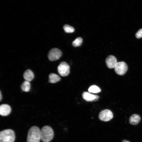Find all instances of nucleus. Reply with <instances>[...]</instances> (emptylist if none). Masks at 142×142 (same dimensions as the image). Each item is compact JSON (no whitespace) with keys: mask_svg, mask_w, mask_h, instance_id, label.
Masks as SVG:
<instances>
[{"mask_svg":"<svg viewBox=\"0 0 142 142\" xmlns=\"http://www.w3.org/2000/svg\"><path fill=\"white\" fill-rule=\"evenodd\" d=\"M122 142H130L128 141L127 140H124L122 141Z\"/></svg>","mask_w":142,"mask_h":142,"instance_id":"obj_20","label":"nucleus"},{"mask_svg":"<svg viewBox=\"0 0 142 142\" xmlns=\"http://www.w3.org/2000/svg\"><path fill=\"white\" fill-rule=\"evenodd\" d=\"M23 77L25 80L30 82L33 79L34 75L32 71L30 69H28L24 72Z\"/></svg>","mask_w":142,"mask_h":142,"instance_id":"obj_12","label":"nucleus"},{"mask_svg":"<svg viewBox=\"0 0 142 142\" xmlns=\"http://www.w3.org/2000/svg\"><path fill=\"white\" fill-rule=\"evenodd\" d=\"M0 101H1L2 99V96L1 91H0Z\"/></svg>","mask_w":142,"mask_h":142,"instance_id":"obj_19","label":"nucleus"},{"mask_svg":"<svg viewBox=\"0 0 142 142\" xmlns=\"http://www.w3.org/2000/svg\"><path fill=\"white\" fill-rule=\"evenodd\" d=\"M141 120L140 116L138 115L134 114L132 115L129 118V122L132 125H136L138 124Z\"/></svg>","mask_w":142,"mask_h":142,"instance_id":"obj_11","label":"nucleus"},{"mask_svg":"<svg viewBox=\"0 0 142 142\" xmlns=\"http://www.w3.org/2000/svg\"><path fill=\"white\" fill-rule=\"evenodd\" d=\"M63 28L65 32L67 33H72L74 32L75 30L73 27L68 24L64 25Z\"/></svg>","mask_w":142,"mask_h":142,"instance_id":"obj_17","label":"nucleus"},{"mask_svg":"<svg viewBox=\"0 0 142 142\" xmlns=\"http://www.w3.org/2000/svg\"><path fill=\"white\" fill-rule=\"evenodd\" d=\"M135 36L136 38L138 39L142 37V29H140L136 32Z\"/></svg>","mask_w":142,"mask_h":142,"instance_id":"obj_18","label":"nucleus"},{"mask_svg":"<svg viewBox=\"0 0 142 142\" xmlns=\"http://www.w3.org/2000/svg\"><path fill=\"white\" fill-rule=\"evenodd\" d=\"M82 41L83 39L81 38L78 37L73 41L72 45L74 47H78L81 45Z\"/></svg>","mask_w":142,"mask_h":142,"instance_id":"obj_16","label":"nucleus"},{"mask_svg":"<svg viewBox=\"0 0 142 142\" xmlns=\"http://www.w3.org/2000/svg\"><path fill=\"white\" fill-rule=\"evenodd\" d=\"M15 138L14 133L11 129L5 130L0 133V142H14Z\"/></svg>","mask_w":142,"mask_h":142,"instance_id":"obj_3","label":"nucleus"},{"mask_svg":"<svg viewBox=\"0 0 142 142\" xmlns=\"http://www.w3.org/2000/svg\"><path fill=\"white\" fill-rule=\"evenodd\" d=\"M11 111L10 106L7 104H2L0 106V114L3 116L9 115Z\"/></svg>","mask_w":142,"mask_h":142,"instance_id":"obj_10","label":"nucleus"},{"mask_svg":"<svg viewBox=\"0 0 142 142\" xmlns=\"http://www.w3.org/2000/svg\"><path fill=\"white\" fill-rule=\"evenodd\" d=\"M58 71L60 75L65 77L67 76L70 72V67L68 64L65 62L60 63L57 68Z\"/></svg>","mask_w":142,"mask_h":142,"instance_id":"obj_5","label":"nucleus"},{"mask_svg":"<svg viewBox=\"0 0 142 142\" xmlns=\"http://www.w3.org/2000/svg\"><path fill=\"white\" fill-rule=\"evenodd\" d=\"M88 91L89 92L97 93L100 92L101 90L98 86L95 85H93L89 88Z\"/></svg>","mask_w":142,"mask_h":142,"instance_id":"obj_15","label":"nucleus"},{"mask_svg":"<svg viewBox=\"0 0 142 142\" xmlns=\"http://www.w3.org/2000/svg\"><path fill=\"white\" fill-rule=\"evenodd\" d=\"M83 98L87 102L95 101L98 100L99 97L96 95L90 94L87 92H84L82 94Z\"/></svg>","mask_w":142,"mask_h":142,"instance_id":"obj_9","label":"nucleus"},{"mask_svg":"<svg viewBox=\"0 0 142 142\" xmlns=\"http://www.w3.org/2000/svg\"><path fill=\"white\" fill-rule=\"evenodd\" d=\"M113 114L111 111L108 109L101 111L98 115L99 119L104 121H109L113 118Z\"/></svg>","mask_w":142,"mask_h":142,"instance_id":"obj_6","label":"nucleus"},{"mask_svg":"<svg viewBox=\"0 0 142 142\" xmlns=\"http://www.w3.org/2000/svg\"><path fill=\"white\" fill-rule=\"evenodd\" d=\"M40 130L36 126H33L29 130L27 142H39L40 138Z\"/></svg>","mask_w":142,"mask_h":142,"instance_id":"obj_1","label":"nucleus"},{"mask_svg":"<svg viewBox=\"0 0 142 142\" xmlns=\"http://www.w3.org/2000/svg\"><path fill=\"white\" fill-rule=\"evenodd\" d=\"M128 69L127 64L123 61L117 62L114 68L115 73L118 75H120L125 74L127 71Z\"/></svg>","mask_w":142,"mask_h":142,"instance_id":"obj_4","label":"nucleus"},{"mask_svg":"<svg viewBox=\"0 0 142 142\" xmlns=\"http://www.w3.org/2000/svg\"><path fill=\"white\" fill-rule=\"evenodd\" d=\"M49 82L51 83H55L59 81L61 79L58 75L53 73H51L49 75Z\"/></svg>","mask_w":142,"mask_h":142,"instance_id":"obj_13","label":"nucleus"},{"mask_svg":"<svg viewBox=\"0 0 142 142\" xmlns=\"http://www.w3.org/2000/svg\"><path fill=\"white\" fill-rule=\"evenodd\" d=\"M105 63L107 67L110 69L114 68L117 63L116 59L113 55L108 56L105 60Z\"/></svg>","mask_w":142,"mask_h":142,"instance_id":"obj_8","label":"nucleus"},{"mask_svg":"<svg viewBox=\"0 0 142 142\" xmlns=\"http://www.w3.org/2000/svg\"><path fill=\"white\" fill-rule=\"evenodd\" d=\"M41 140L44 142H49L53 139L54 132L52 128L49 126H43L40 130Z\"/></svg>","mask_w":142,"mask_h":142,"instance_id":"obj_2","label":"nucleus"},{"mask_svg":"<svg viewBox=\"0 0 142 142\" xmlns=\"http://www.w3.org/2000/svg\"><path fill=\"white\" fill-rule=\"evenodd\" d=\"M31 84L29 82L25 80L21 85V88L22 90L25 92H28L30 90Z\"/></svg>","mask_w":142,"mask_h":142,"instance_id":"obj_14","label":"nucleus"},{"mask_svg":"<svg viewBox=\"0 0 142 142\" xmlns=\"http://www.w3.org/2000/svg\"><path fill=\"white\" fill-rule=\"evenodd\" d=\"M61 51L57 48H53L50 50L48 53V57L51 61H54L58 59L62 55Z\"/></svg>","mask_w":142,"mask_h":142,"instance_id":"obj_7","label":"nucleus"}]
</instances>
